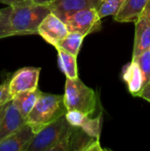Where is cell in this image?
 I'll list each match as a JSON object with an SVG mask.
<instances>
[{
    "label": "cell",
    "instance_id": "603a6c76",
    "mask_svg": "<svg viewBox=\"0 0 150 151\" xmlns=\"http://www.w3.org/2000/svg\"><path fill=\"white\" fill-rule=\"evenodd\" d=\"M11 101V97L9 94L8 88V80L4 81L2 84H0V105L9 103Z\"/></svg>",
    "mask_w": 150,
    "mask_h": 151
},
{
    "label": "cell",
    "instance_id": "83f0119b",
    "mask_svg": "<svg viewBox=\"0 0 150 151\" xmlns=\"http://www.w3.org/2000/svg\"><path fill=\"white\" fill-rule=\"evenodd\" d=\"M51 0H32L33 3L34 4H44V5H47Z\"/></svg>",
    "mask_w": 150,
    "mask_h": 151
},
{
    "label": "cell",
    "instance_id": "6da1fadb",
    "mask_svg": "<svg viewBox=\"0 0 150 151\" xmlns=\"http://www.w3.org/2000/svg\"><path fill=\"white\" fill-rule=\"evenodd\" d=\"M74 127L68 123L65 114L36 133L27 151H69Z\"/></svg>",
    "mask_w": 150,
    "mask_h": 151
},
{
    "label": "cell",
    "instance_id": "9a60e30c",
    "mask_svg": "<svg viewBox=\"0 0 150 151\" xmlns=\"http://www.w3.org/2000/svg\"><path fill=\"white\" fill-rule=\"evenodd\" d=\"M41 94L42 91L39 88L31 91H24L16 95L11 99V103L15 105V107L18 109L19 113L26 119L27 116L34 106Z\"/></svg>",
    "mask_w": 150,
    "mask_h": 151
},
{
    "label": "cell",
    "instance_id": "ac0fdd59",
    "mask_svg": "<svg viewBox=\"0 0 150 151\" xmlns=\"http://www.w3.org/2000/svg\"><path fill=\"white\" fill-rule=\"evenodd\" d=\"M80 127L91 137L100 139L102 128V115H99L95 119H91L89 118V116H86Z\"/></svg>",
    "mask_w": 150,
    "mask_h": 151
},
{
    "label": "cell",
    "instance_id": "7c38bea8",
    "mask_svg": "<svg viewBox=\"0 0 150 151\" xmlns=\"http://www.w3.org/2000/svg\"><path fill=\"white\" fill-rule=\"evenodd\" d=\"M99 139L91 137L80 127H75L71 137L69 151H102Z\"/></svg>",
    "mask_w": 150,
    "mask_h": 151
},
{
    "label": "cell",
    "instance_id": "7a4b0ae2",
    "mask_svg": "<svg viewBox=\"0 0 150 151\" xmlns=\"http://www.w3.org/2000/svg\"><path fill=\"white\" fill-rule=\"evenodd\" d=\"M66 111L64 96L42 92L34 106L27 116L26 123L36 134L59 117L65 115Z\"/></svg>",
    "mask_w": 150,
    "mask_h": 151
},
{
    "label": "cell",
    "instance_id": "5bb4252c",
    "mask_svg": "<svg viewBox=\"0 0 150 151\" xmlns=\"http://www.w3.org/2000/svg\"><path fill=\"white\" fill-rule=\"evenodd\" d=\"M149 0H124L122 6L115 16L118 22H135L142 14Z\"/></svg>",
    "mask_w": 150,
    "mask_h": 151
},
{
    "label": "cell",
    "instance_id": "8fae6325",
    "mask_svg": "<svg viewBox=\"0 0 150 151\" xmlns=\"http://www.w3.org/2000/svg\"><path fill=\"white\" fill-rule=\"evenodd\" d=\"M25 123H26L25 118L19 113L18 109L11 101L1 120L0 142L3 140H4L6 137L11 135L12 133H14L17 129H19Z\"/></svg>",
    "mask_w": 150,
    "mask_h": 151
},
{
    "label": "cell",
    "instance_id": "9c48e42d",
    "mask_svg": "<svg viewBox=\"0 0 150 151\" xmlns=\"http://www.w3.org/2000/svg\"><path fill=\"white\" fill-rule=\"evenodd\" d=\"M35 133L25 123L0 142V151H27Z\"/></svg>",
    "mask_w": 150,
    "mask_h": 151
},
{
    "label": "cell",
    "instance_id": "d4e9b609",
    "mask_svg": "<svg viewBox=\"0 0 150 151\" xmlns=\"http://www.w3.org/2000/svg\"><path fill=\"white\" fill-rule=\"evenodd\" d=\"M30 2H32V0H0V3L8 4L9 6L27 4V3H30Z\"/></svg>",
    "mask_w": 150,
    "mask_h": 151
},
{
    "label": "cell",
    "instance_id": "d6986e66",
    "mask_svg": "<svg viewBox=\"0 0 150 151\" xmlns=\"http://www.w3.org/2000/svg\"><path fill=\"white\" fill-rule=\"evenodd\" d=\"M124 0H103L97 8L101 19L107 16H115L122 6Z\"/></svg>",
    "mask_w": 150,
    "mask_h": 151
},
{
    "label": "cell",
    "instance_id": "f1b7e54d",
    "mask_svg": "<svg viewBox=\"0 0 150 151\" xmlns=\"http://www.w3.org/2000/svg\"><path fill=\"white\" fill-rule=\"evenodd\" d=\"M102 1H103V0H102Z\"/></svg>",
    "mask_w": 150,
    "mask_h": 151
},
{
    "label": "cell",
    "instance_id": "484cf974",
    "mask_svg": "<svg viewBox=\"0 0 150 151\" xmlns=\"http://www.w3.org/2000/svg\"><path fill=\"white\" fill-rule=\"evenodd\" d=\"M142 14H143L144 16H146V17L148 18V19L150 21V0L148 1L146 6H145V8H144V11H143V12H142Z\"/></svg>",
    "mask_w": 150,
    "mask_h": 151
},
{
    "label": "cell",
    "instance_id": "4316f807",
    "mask_svg": "<svg viewBox=\"0 0 150 151\" xmlns=\"http://www.w3.org/2000/svg\"><path fill=\"white\" fill-rule=\"evenodd\" d=\"M10 103V102H9ZM9 103H6V104H1L0 105V124H1V120L5 113V111H6V108L9 104Z\"/></svg>",
    "mask_w": 150,
    "mask_h": 151
},
{
    "label": "cell",
    "instance_id": "ba28073f",
    "mask_svg": "<svg viewBox=\"0 0 150 151\" xmlns=\"http://www.w3.org/2000/svg\"><path fill=\"white\" fill-rule=\"evenodd\" d=\"M102 0H51L46 6L64 22L76 12L85 8H98Z\"/></svg>",
    "mask_w": 150,
    "mask_h": 151
},
{
    "label": "cell",
    "instance_id": "5b68a950",
    "mask_svg": "<svg viewBox=\"0 0 150 151\" xmlns=\"http://www.w3.org/2000/svg\"><path fill=\"white\" fill-rule=\"evenodd\" d=\"M101 18L98 15L96 8L81 9L70 17L65 23L69 32H77L86 37L89 34L97 32L102 27Z\"/></svg>",
    "mask_w": 150,
    "mask_h": 151
},
{
    "label": "cell",
    "instance_id": "44dd1931",
    "mask_svg": "<svg viewBox=\"0 0 150 151\" xmlns=\"http://www.w3.org/2000/svg\"><path fill=\"white\" fill-rule=\"evenodd\" d=\"M10 6L0 10V39L14 35L10 23Z\"/></svg>",
    "mask_w": 150,
    "mask_h": 151
},
{
    "label": "cell",
    "instance_id": "8992f818",
    "mask_svg": "<svg viewBox=\"0 0 150 151\" xmlns=\"http://www.w3.org/2000/svg\"><path fill=\"white\" fill-rule=\"evenodd\" d=\"M41 68L26 66L16 71L8 80L9 94L11 99L19 93L38 88V81Z\"/></svg>",
    "mask_w": 150,
    "mask_h": 151
},
{
    "label": "cell",
    "instance_id": "277c9868",
    "mask_svg": "<svg viewBox=\"0 0 150 151\" xmlns=\"http://www.w3.org/2000/svg\"><path fill=\"white\" fill-rule=\"evenodd\" d=\"M64 102L67 111H78L86 115H92L96 109V94L86 86L78 77L66 78Z\"/></svg>",
    "mask_w": 150,
    "mask_h": 151
},
{
    "label": "cell",
    "instance_id": "ffe728a7",
    "mask_svg": "<svg viewBox=\"0 0 150 151\" xmlns=\"http://www.w3.org/2000/svg\"><path fill=\"white\" fill-rule=\"evenodd\" d=\"M132 59L135 60L141 68V71L143 75V87H144L150 81V49L147 51L143 52L142 54H141L140 56Z\"/></svg>",
    "mask_w": 150,
    "mask_h": 151
},
{
    "label": "cell",
    "instance_id": "3957f363",
    "mask_svg": "<svg viewBox=\"0 0 150 151\" xmlns=\"http://www.w3.org/2000/svg\"><path fill=\"white\" fill-rule=\"evenodd\" d=\"M10 7V23L14 35H38L39 25L50 12L46 5L33 2Z\"/></svg>",
    "mask_w": 150,
    "mask_h": 151
},
{
    "label": "cell",
    "instance_id": "e0dca14e",
    "mask_svg": "<svg viewBox=\"0 0 150 151\" xmlns=\"http://www.w3.org/2000/svg\"><path fill=\"white\" fill-rule=\"evenodd\" d=\"M84 38L83 35L77 32H68L66 36L61 40L56 47H59L77 57Z\"/></svg>",
    "mask_w": 150,
    "mask_h": 151
},
{
    "label": "cell",
    "instance_id": "30bf717a",
    "mask_svg": "<svg viewBox=\"0 0 150 151\" xmlns=\"http://www.w3.org/2000/svg\"><path fill=\"white\" fill-rule=\"evenodd\" d=\"M135 23V35L132 58H134L150 49V21L141 14Z\"/></svg>",
    "mask_w": 150,
    "mask_h": 151
},
{
    "label": "cell",
    "instance_id": "cb8c5ba5",
    "mask_svg": "<svg viewBox=\"0 0 150 151\" xmlns=\"http://www.w3.org/2000/svg\"><path fill=\"white\" fill-rule=\"evenodd\" d=\"M139 97H141L144 100L150 103V81L147 85H145L143 87V88L141 89V91L139 95Z\"/></svg>",
    "mask_w": 150,
    "mask_h": 151
},
{
    "label": "cell",
    "instance_id": "52a82bcc",
    "mask_svg": "<svg viewBox=\"0 0 150 151\" xmlns=\"http://www.w3.org/2000/svg\"><path fill=\"white\" fill-rule=\"evenodd\" d=\"M37 32L48 43L56 47L69 31L62 19L54 13L50 12L39 25Z\"/></svg>",
    "mask_w": 150,
    "mask_h": 151
},
{
    "label": "cell",
    "instance_id": "7402d4cb",
    "mask_svg": "<svg viewBox=\"0 0 150 151\" xmlns=\"http://www.w3.org/2000/svg\"><path fill=\"white\" fill-rule=\"evenodd\" d=\"M86 116L88 115H86L78 111H67L65 113V118L68 123L72 127H80Z\"/></svg>",
    "mask_w": 150,
    "mask_h": 151
},
{
    "label": "cell",
    "instance_id": "4fadbf2b",
    "mask_svg": "<svg viewBox=\"0 0 150 151\" xmlns=\"http://www.w3.org/2000/svg\"><path fill=\"white\" fill-rule=\"evenodd\" d=\"M123 80L133 96H139L143 88V75L138 63L133 60L123 69Z\"/></svg>",
    "mask_w": 150,
    "mask_h": 151
},
{
    "label": "cell",
    "instance_id": "2e32d148",
    "mask_svg": "<svg viewBox=\"0 0 150 151\" xmlns=\"http://www.w3.org/2000/svg\"><path fill=\"white\" fill-rule=\"evenodd\" d=\"M58 55V64L62 72L65 74L66 78L75 79L78 78L77 57L69 53L68 51L56 47Z\"/></svg>",
    "mask_w": 150,
    "mask_h": 151
}]
</instances>
